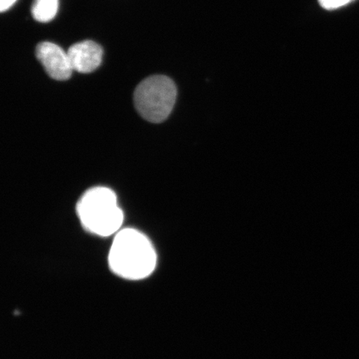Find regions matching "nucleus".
<instances>
[{
	"instance_id": "6e6552de",
	"label": "nucleus",
	"mask_w": 359,
	"mask_h": 359,
	"mask_svg": "<svg viewBox=\"0 0 359 359\" xmlns=\"http://www.w3.org/2000/svg\"><path fill=\"white\" fill-rule=\"evenodd\" d=\"M16 1L17 0H0V11L1 12L7 11Z\"/></svg>"
},
{
	"instance_id": "7ed1b4c3",
	"label": "nucleus",
	"mask_w": 359,
	"mask_h": 359,
	"mask_svg": "<svg viewBox=\"0 0 359 359\" xmlns=\"http://www.w3.org/2000/svg\"><path fill=\"white\" fill-rule=\"evenodd\" d=\"M177 96L176 84L172 79L163 75L151 76L135 90V107L148 122L160 123L172 112Z\"/></svg>"
},
{
	"instance_id": "f257e3e1",
	"label": "nucleus",
	"mask_w": 359,
	"mask_h": 359,
	"mask_svg": "<svg viewBox=\"0 0 359 359\" xmlns=\"http://www.w3.org/2000/svg\"><path fill=\"white\" fill-rule=\"evenodd\" d=\"M156 260L154 245L140 231L128 228L116 235L109 257L115 275L130 280L145 279L154 271Z\"/></svg>"
},
{
	"instance_id": "423d86ee",
	"label": "nucleus",
	"mask_w": 359,
	"mask_h": 359,
	"mask_svg": "<svg viewBox=\"0 0 359 359\" xmlns=\"http://www.w3.org/2000/svg\"><path fill=\"white\" fill-rule=\"evenodd\" d=\"M58 11V0H34L32 15L35 20L47 22L55 19Z\"/></svg>"
},
{
	"instance_id": "20e7f679",
	"label": "nucleus",
	"mask_w": 359,
	"mask_h": 359,
	"mask_svg": "<svg viewBox=\"0 0 359 359\" xmlns=\"http://www.w3.org/2000/svg\"><path fill=\"white\" fill-rule=\"evenodd\" d=\"M36 57L53 79L67 80L73 74L74 69L69 55L55 43L42 42L38 44Z\"/></svg>"
},
{
	"instance_id": "0eeeda50",
	"label": "nucleus",
	"mask_w": 359,
	"mask_h": 359,
	"mask_svg": "<svg viewBox=\"0 0 359 359\" xmlns=\"http://www.w3.org/2000/svg\"><path fill=\"white\" fill-rule=\"evenodd\" d=\"M352 1L353 0H318L320 6L327 11L336 10V8L346 6Z\"/></svg>"
},
{
	"instance_id": "39448f33",
	"label": "nucleus",
	"mask_w": 359,
	"mask_h": 359,
	"mask_svg": "<svg viewBox=\"0 0 359 359\" xmlns=\"http://www.w3.org/2000/svg\"><path fill=\"white\" fill-rule=\"evenodd\" d=\"M67 53L74 71L79 73H92L102 64V48L91 40L72 45Z\"/></svg>"
},
{
	"instance_id": "f03ea898",
	"label": "nucleus",
	"mask_w": 359,
	"mask_h": 359,
	"mask_svg": "<svg viewBox=\"0 0 359 359\" xmlns=\"http://www.w3.org/2000/svg\"><path fill=\"white\" fill-rule=\"evenodd\" d=\"M77 213L85 230L102 237L118 232L124 218L114 191L102 187L92 188L81 197Z\"/></svg>"
}]
</instances>
